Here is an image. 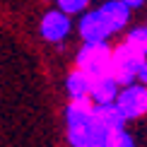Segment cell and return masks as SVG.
I'll return each mask as SVG.
<instances>
[{"mask_svg":"<svg viewBox=\"0 0 147 147\" xmlns=\"http://www.w3.org/2000/svg\"><path fill=\"white\" fill-rule=\"evenodd\" d=\"M68 123V140L72 147H109L111 130L101 128L94 116V104L87 101H70L65 109Z\"/></svg>","mask_w":147,"mask_h":147,"instance_id":"6da1fadb","label":"cell"},{"mask_svg":"<svg viewBox=\"0 0 147 147\" xmlns=\"http://www.w3.org/2000/svg\"><path fill=\"white\" fill-rule=\"evenodd\" d=\"M111 63H113V48L106 41L84 44L77 53V70L87 72L92 80L101 75H111Z\"/></svg>","mask_w":147,"mask_h":147,"instance_id":"7a4b0ae2","label":"cell"},{"mask_svg":"<svg viewBox=\"0 0 147 147\" xmlns=\"http://www.w3.org/2000/svg\"><path fill=\"white\" fill-rule=\"evenodd\" d=\"M147 56L138 53L133 46H128L125 41L121 46L113 48V63H111V75L118 80L121 87H128V84L138 82V72H140V65Z\"/></svg>","mask_w":147,"mask_h":147,"instance_id":"3957f363","label":"cell"},{"mask_svg":"<svg viewBox=\"0 0 147 147\" xmlns=\"http://www.w3.org/2000/svg\"><path fill=\"white\" fill-rule=\"evenodd\" d=\"M116 106L121 109V113L125 116V121L140 118V116L147 113V87L140 82H133L128 87L121 89L118 99H116Z\"/></svg>","mask_w":147,"mask_h":147,"instance_id":"277c9868","label":"cell"},{"mask_svg":"<svg viewBox=\"0 0 147 147\" xmlns=\"http://www.w3.org/2000/svg\"><path fill=\"white\" fill-rule=\"evenodd\" d=\"M80 36L84 39V44H101L109 36H113L111 24L106 22V17L101 15L99 7L82 15V20H80Z\"/></svg>","mask_w":147,"mask_h":147,"instance_id":"5b68a950","label":"cell"},{"mask_svg":"<svg viewBox=\"0 0 147 147\" xmlns=\"http://www.w3.org/2000/svg\"><path fill=\"white\" fill-rule=\"evenodd\" d=\"M70 34V17L63 10H51L41 20V36L51 44H58Z\"/></svg>","mask_w":147,"mask_h":147,"instance_id":"8992f818","label":"cell"},{"mask_svg":"<svg viewBox=\"0 0 147 147\" xmlns=\"http://www.w3.org/2000/svg\"><path fill=\"white\" fill-rule=\"evenodd\" d=\"M121 84L113 75H101L92 80V92H89V99L92 104H116L121 94Z\"/></svg>","mask_w":147,"mask_h":147,"instance_id":"52a82bcc","label":"cell"},{"mask_svg":"<svg viewBox=\"0 0 147 147\" xmlns=\"http://www.w3.org/2000/svg\"><path fill=\"white\" fill-rule=\"evenodd\" d=\"M99 10H101V15L106 17V22L111 24L113 34L123 32L128 27V22H130V7H128L123 0H106Z\"/></svg>","mask_w":147,"mask_h":147,"instance_id":"ba28073f","label":"cell"},{"mask_svg":"<svg viewBox=\"0 0 147 147\" xmlns=\"http://www.w3.org/2000/svg\"><path fill=\"white\" fill-rule=\"evenodd\" d=\"M94 116H96V121L106 128V130H125V116L121 113V109L116 106V104H94Z\"/></svg>","mask_w":147,"mask_h":147,"instance_id":"9c48e42d","label":"cell"},{"mask_svg":"<svg viewBox=\"0 0 147 147\" xmlns=\"http://www.w3.org/2000/svg\"><path fill=\"white\" fill-rule=\"evenodd\" d=\"M68 94H70V101H87L89 99V92H92V77L82 70H72L68 75Z\"/></svg>","mask_w":147,"mask_h":147,"instance_id":"30bf717a","label":"cell"},{"mask_svg":"<svg viewBox=\"0 0 147 147\" xmlns=\"http://www.w3.org/2000/svg\"><path fill=\"white\" fill-rule=\"evenodd\" d=\"M125 44L133 46L138 53L147 56V24H140V27H133L125 36Z\"/></svg>","mask_w":147,"mask_h":147,"instance_id":"8fae6325","label":"cell"},{"mask_svg":"<svg viewBox=\"0 0 147 147\" xmlns=\"http://www.w3.org/2000/svg\"><path fill=\"white\" fill-rule=\"evenodd\" d=\"M87 5H89V0H58V10H63L65 15H77V12H84Z\"/></svg>","mask_w":147,"mask_h":147,"instance_id":"7c38bea8","label":"cell"},{"mask_svg":"<svg viewBox=\"0 0 147 147\" xmlns=\"http://www.w3.org/2000/svg\"><path fill=\"white\" fill-rule=\"evenodd\" d=\"M109 147H135V140L128 130H116V133H111Z\"/></svg>","mask_w":147,"mask_h":147,"instance_id":"4fadbf2b","label":"cell"},{"mask_svg":"<svg viewBox=\"0 0 147 147\" xmlns=\"http://www.w3.org/2000/svg\"><path fill=\"white\" fill-rule=\"evenodd\" d=\"M138 82L147 87V58L142 60V65H140V72H138Z\"/></svg>","mask_w":147,"mask_h":147,"instance_id":"5bb4252c","label":"cell"},{"mask_svg":"<svg viewBox=\"0 0 147 147\" xmlns=\"http://www.w3.org/2000/svg\"><path fill=\"white\" fill-rule=\"evenodd\" d=\"M123 3H125L130 10H138V7H142V5H145V0H123Z\"/></svg>","mask_w":147,"mask_h":147,"instance_id":"9a60e30c","label":"cell"}]
</instances>
